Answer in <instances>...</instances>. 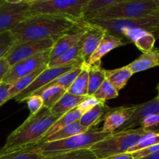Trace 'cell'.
Wrapping results in <instances>:
<instances>
[{
    "instance_id": "obj_1",
    "label": "cell",
    "mask_w": 159,
    "mask_h": 159,
    "mask_svg": "<svg viewBox=\"0 0 159 159\" xmlns=\"http://www.w3.org/2000/svg\"><path fill=\"white\" fill-rule=\"evenodd\" d=\"M85 23V20L52 14L32 13L10 31L16 43L50 38L57 40L64 34Z\"/></svg>"
},
{
    "instance_id": "obj_2",
    "label": "cell",
    "mask_w": 159,
    "mask_h": 159,
    "mask_svg": "<svg viewBox=\"0 0 159 159\" xmlns=\"http://www.w3.org/2000/svg\"><path fill=\"white\" fill-rule=\"evenodd\" d=\"M59 117L61 116L53 114L49 109L43 107L37 113L30 115L9 135L5 145L0 149V154L37 144Z\"/></svg>"
},
{
    "instance_id": "obj_3",
    "label": "cell",
    "mask_w": 159,
    "mask_h": 159,
    "mask_svg": "<svg viewBox=\"0 0 159 159\" xmlns=\"http://www.w3.org/2000/svg\"><path fill=\"white\" fill-rule=\"evenodd\" d=\"M159 16L158 0H129L108 6L84 17L85 20L93 19H135Z\"/></svg>"
},
{
    "instance_id": "obj_4",
    "label": "cell",
    "mask_w": 159,
    "mask_h": 159,
    "mask_svg": "<svg viewBox=\"0 0 159 159\" xmlns=\"http://www.w3.org/2000/svg\"><path fill=\"white\" fill-rule=\"evenodd\" d=\"M151 132L152 131L145 130L141 127L114 132L93 144L89 150L96 156V159L127 153L130 148L139 142L142 138L150 134Z\"/></svg>"
},
{
    "instance_id": "obj_5",
    "label": "cell",
    "mask_w": 159,
    "mask_h": 159,
    "mask_svg": "<svg viewBox=\"0 0 159 159\" xmlns=\"http://www.w3.org/2000/svg\"><path fill=\"white\" fill-rule=\"evenodd\" d=\"M110 134L105 133L101 130H93V128H90L83 133L78 134L65 139L42 143L36 144L35 146L38 148L42 156L46 157L81 149H89L93 144L106 138Z\"/></svg>"
},
{
    "instance_id": "obj_6",
    "label": "cell",
    "mask_w": 159,
    "mask_h": 159,
    "mask_svg": "<svg viewBox=\"0 0 159 159\" xmlns=\"http://www.w3.org/2000/svg\"><path fill=\"white\" fill-rule=\"evenodd\" d=\"M86 21L93 26L103 30L107 34L118 37H120L121 32L124 30L141 28L154 34L158 32L159 27V16H151L135 19H93Z\"/></svg>"
},
{
    "instance_id": "obj_7",
    "label": "cell",
    "mask_w": 159,
    "mask_h": 159,
    "mask_svg": "<svg viewBox=\"0 0 159 159\" xmlns=\"http://www.w3.org/2000/svg\"><path fill=\"white\" fill-rule=\"evenodd\" d=\"M89 0H47L30 3L33 14H52L84 20V9Z\"/></svg>"
},
{
    "instance_id": "obj_8",
    "label": "cell",
    "mask_w": 159,
    "mask_h": 159,
    "mask_svg": "<svg viewBox=\"0 0 159 159\" xmlns=\"http://www.w3.org/2000/svg\"><path fill=\"white\" fill-rule=\"evenodd\" d=\"M56 40L54 39H43L38 40L16 43L5 56L9 66L12 67L20 61L31 57L42 51L51 49Z\"/></svg>"
},
{
    "instance_id": "obj_9",
    "label": "cell",
    "mask_w": 159,
    "mask_h": 159,
    "mask_svg": "<svg viewBox=\"0 0 159 159\" xmlns=\"http://www.w3.org/2000/svg\"><path fill=\"white\" fill-rule=\"evenodd\" d=\"M32 15L30 3H0V34L9 31L18 23Z\"/></svg>"
},
{
    "instance_id": "obj_10",
    "label": "cell",
    "mask_w": 159,
    "mask_h": 159,
    "mask_svg": "<svg viewBox=\"0 0 159 159\" xmlns=\"http://www.w3.org/2000/svg\"><path fill=\"white\" fill-rule=\"evenodd\" d=\"M50 51L51 49L42 51L12 65L3 78L2 82L12 85L19 79L33 72L42 65H48Z\"/></svg>"
},
{
    "instance_id": "obj_11",
    "label": "cell",
    "mask_w": 159,
    "mask_h": 159,
    "mask_svg": "<svg viewBox=\"0 0 159 159\" xmlns=\"http://www.w3.org/2000/svg\"><path fill=\"white\" fill-rule=\"evenodd\" d=\"M82 63H83V62H75V63L68 64V65H62V66L48 67L36 78L35 80L32 82L30 85H29L20 95L16 96L14 99L18 102H25L28 97L33 96L34 93L38 89H40V88L45 86L48 83H50L51 81L60 76L61 75L79 66Z\"/></svg>"
},
{
    "instance_id": "obj_12",
    "label": "cell",
    "mask_w": 159,
    "mask_h": 159,
    "mask_svg": "<svg viewBox=\"0 0 159 159\" xmlns=\"http://www.w3.org/2000/svg\"><path fill=\"white\" fill-rule=\"evenodd\" d=\"M88 25L84 31L83 34L79 40V54L80 57L84 62L88 60L89 57L92 55L98 45L100 43L101 40L107 33L99 27L90 24L87 22Z\"/></svg>"
},
{
    "instance_id": "obj_13",
    "label": "cell",
    "mask_w": 159,
    "mask_h": 159,
    "mask_svg": "<svg viewBox=\"0 0 159 159\" xmlns=\"http://www.w3.org/2000/svg\"><path fill=\"white\" fill-rule=\"evenodd\" d=\"M87 25H88V23L85 20V23L83 25L77 26V27L71 30L70 31L61 36L56 40L55 43L51 48V51H50L49 62L55 60L56 58L60 57L61 54H63L65 51H67L71 47L74 46L75 43H77L83 34L84 31L86 29Z\"/></svg>"
},
{
    "instance_id": "obj_14",
    "label": "cell",
    "mask_w": 159,
    "mask_h": 159,
    "mask_svg": "<svg viewBox=\"0 0 159 159\" xmlns=\"http://www.w3.org/2000/svg\"><path fill=\"white\" fill-rule=\"evenodd\" d=\"M136 107L137 106H131L111 108L104 118L103 127L101 130L108 134L116 132L121 126L128 120Z\"/></svg>"
},
{
    "instance_id": "obj_15",
    "label": "cell",
    "mask_w": 159,
    "mask_h": 159,
    "mask_svg": "<svg viewBox=\"0 0 159 159\" xmlns=\"http://www.w3.org/2000/svg\"><path fill=\"white\" fill-rule=\"evenodd\" d=\"M150 114H159V99L158 96L147 102L137 105L136 109L128 120L121 126L117 131L134 129L137 126H141V122L145 116Z\"/></svg>"
},
{
    "instance_id": "obj_16",
    "label": "cell",
    "mask_w": 159,
    "mask_h": 159,
    "mask_svg": "<svg viewBox=\"0 0 159 159\" xmlns=\"http://www.w3.org/2000/svg\"><path fill=\"white\" fill-rule=\"evenodd\" d=\"M127 43H129L124 39L111 35V34H106L94 52L85 61V64H87L88 65H100L101 59L107 53L113 51V49L118 48V47L123 46Z\"/></svg>"
},
{
    "instance_id": "obj_17",
    "label": "cell",
    "mask_w": 159,
    "mask_h": 159,
    "mask_svg": "<svg viewBox=\"0 0 159 159\" xmlns=\"http://www.w3.org/2000/svg\"><path fill=\"white\" fill-rule=\"evenodd\" d=\"M159 65V51L157 48L144 52L138 58L134 61L128 65L127 68L133 74L150 69Z\"/></svg>"
},
{
    "instance_id": "obj_18",
    "label": "cell",
    "mask_w": 159,
    "mask_h": 159,
    "mask_svg": "<svg viewBox=\"0 0 159 159\" xmlns=\"http://www.w3.org/2000/svg\"><path fill=\"white\" fill-rule=\"evenodd\" d=\"M110 107L106 105L105 102L98 104L82 115L79 120V124L86 128H93V127L103 121L106 115L110 111Z\"/></svg>"
},
{
    "instance_id": "obj_19",
    "label": "cell",
    "mask_w": 159,
    "mask_h": 159,
    "mask_svg": "<svg viewBox=\"0 0 159 159\" xmlns=\"http://www.w3.org/2000/svg\"><path fill=\"white\" fill-rule=\"evenodd\" d=\"M85 97L86 96H75L65 93L50 110L53 114L61 116L68 111L77 107Z\"/></svg>"
},
{
    "instance_id": "obj_20",
    "label": "cell",
    "mask_w": 159,
    "mask_h": 159,
    "mask_svg": "<svg viewBox=\"0 0 159 159\" xmlns=\"http://www.w3.org/2000/svg\"><path fill=\"white\" fill-rule=\"evenodd\" d=\"M83 63H82L81 65H79V66L75 67V68H72V69L69 70V71H66V72L64 73V74L61 75L60 76L56 78V79H54L53 81H51V82H50V83H48V85L42 87L40 89L37 90V92H35V93H34V95H40V93L43 91H44L46 89L52 86H60L67 90L69 88L70 85L72 84V82H74L75 79H76V77L79 75V73L81 72V71H82V65H83Z\"/></svg>"
},
{
    "instance_id": "obj_21",
    "label": "cell",
    "mask_w": 159,
    "mask_h": 159,
    "mask_svg": "<svg viewBox=\"0 0 159 159\" xmlns=\"http://www.w3.org/2000/svg\"><path fill=\"white\" fill-rule=\"evenodd\" d=\"M46 68H48V65H44L40 66L35 71L33 72L30 73V74L26 75L23 76V77L20 78L18 80L16 81L11 87L9 88V95H8V99H12L20 95L23 91H24L29 85L32 84V82L35 80L36 78Z\"/></svg>"
},
{
    "instance_id": "obj_22",
    "label": "cell",
    "mask_w": 159,
    "mask_h": 159,
    "mask_svg": "<svg viewBox=\"0 0 159 159\" xmlns=\"http://www.w3.org/2000/svg\"><path fill=\"white\" fill-rule=\"evenodd\" d=\"M133 75L127 66H124L116 69L106 71V79H107L115 89L120 92L127 85L129 79Z\"/></svg>"
},
{
    "instance_id": "obj_23",
    "label": "cell",
    "mask_w": 159,
    "mask_h": 159,
    "mask_svg": "<svg viewBox=\"0 0 159 159\" xmlns=\"http://www.w3.org/2000/svg\"><path fill=\"white\" fill-rule=\"evenodd\" d=\"M82 115V112L81 111L78 107H75V108H74L73 110L68 111V113H66L65 114H64L63 116L59 117L58 119H57V120L52 124V126H51V127L49 128V130L46 132L44 136L40 139V141L43 140V138H48V137L51 136V134L55 133V132L57 131V130H61V129L63 128V127H66V126L69 125V124H72V123L78 121L79 119H80ZM40 141H39V142H40Z\"/></svg>"
},
{
    "instance_id": "obj_24",
    "label": "cell",
    "mask_w": 159,
    "mask_h": 159,
    "mask_svg": "<svg viewBox=\"0 0 159 159\" xmlns=\"http://www.w3.org/2000/svg\"><path fill=\"white\" fill-rule=\"evenodd\" d=\"M89 82V65L84 62L82 69L79 75L76 77L69 88L66 90V93L69 94L79 96H87L88 93Z\"/></svg>"
},
{
    "instance_id": "obj_25",
    "label": "cell",
    "mask_w": 159,
    "mask_h": 159,
    "mask_svg": "<svg viewBox=\"0 0 159 159\" xmlns=\"http://www.w3.org/2000/svg\"><path fill=\"white\" fill-rule=\"evenodd\" d=\"M89 128L83 127L79 124V120L76 122L72 123V124H69V125L66 126V127H63L61 130H57L55 133L51 134V136L48 137L46 138H43V140L39 142V144H42V143L45 142H51V141H59V140L65 139L69 137L74 136V135L78 134L83 133V132L88 130Z\"/></svg>"
},
{
    "instance_id": "obj_26",
    "label": "cell",
    "mask_w": 159,
    "mask_h": 159,
    "mask_svg": "<svg viewBox=\"0 0 159 159\" xmlns=\"http://www.w3.org/2000/svg\"><path fill=\"white\" fill-rule=\"evenodd\" d=\"M87 65V64H86ZM106 80V70L100 68V65H89V82L87 96H93L96 90Z\"/></svg>"
},
{
    "instance_id": "obj_27",
    "label": "cell",
    "mask_w": 159,
    "mask_h": 159,
    "mask_svg": "<svg viewBox=\"0 0 159 159\" xmlns=\"http://www.w3.org/2000/svg\"><path fill=\"white\" fill-rule=\"evenodd\" d=\"M43 156L35 145L0 154V159H42Z\"/></svg>"
},
{
    "instance_id": "obj_28",
    "label": "cell",
    "mask_w": 159,
    "mask_h": 159,
    "mask_svg": "<svg viewBox=\"0 0 159 159\" xmlns=\"http://www.w3.org/2000/svg\"><path fill=\"white\" fill-rule=\"evenodd\" d=\"M75 62H84L81 59L80 54H79V42L77 43H75L74 46L71 47L68 51H65L60 57L56 58L53 61L49 62L48 65V67L62 66V65L75 63Z\"/></svg>"
},
{
    "instance_id": "obj_29",
    "label": "cell",
    "mask_w": 159,
    "mask_h": 159,
    "mask_svg": "<svg viewBox=\"0 0 159 159\" xmlns=\"http://www.w3.org/2000/svg\"><path fill=\"white\" fill-rule=\"evenodd\" d=\"M66 93V89L60 86H52L46 89L39 96L43 99V107L51 110L56 102Z\"/></svg>"
},
{
    "instance_id": "obj_30",
    "label": "cell",
    "mask_w": 159,
    "mask_h": 159,
    "mask_svg": "<svg viewBox=\"0 0 159 159\" xmlns=\"http://www.w3.org/2000/svg\"><path fill=\"white\" fill-rule=\"evenodd\" d=\"M118 95H119V92L107 79H106L100 85V87L96 90L93 96L99 100L105 102L107 100L116 98Z\"/></svg>"
},
{
    "instance_id": "obj_31",
    "label": "cell",
    "mask_w": 159,
    "mask_h": 159,
    "mask_svg": "<svg viewBox=\"0 0 159 159\" xmlns=\"http://www.w3.org/2000/svg\"><path fill=\"white\" fill-rule=\"evenodd\" d=\"M42 159H96V158L89 149H81L43 157Z\"/></svg>"
},
{
    "instance_id": "obj_32",
    "label": "cell",
    "mask_w": 159,
    "mask_h": 159,
    "mask_svg": "<svg viewBox=\"0 0 159 159\" xmlns=\"http://www.w3.org/2000/svg\"><path fill=\"white\" fill-rule=\"evenodd\" d=\"M126 1H129V0H89L84 9V17L89 14L93 13L106 7Z\"/></svg>"
},
{
    "instance_id": "obj_33",
    "label": "cell",
    "mask_w": 159,
    "mask_h": 159,
    "mask_svg": "<svg viewBox=\"0 0 159 159\" xmlns=\"http://www.w3.org/2000/svg\"><path fill=\"white\" fill-rule=\"evenodd\" d=\"M159 144V134L157 131L151 132L150 134L146 136L145 138H142L139 142L137 143L135 145L130 148L127 153H132V152H137L141 149L148 148L150 146L155 145V144Z\"/></svg>"
},
{
    "instance_id": "obj_34",
    "label": "cell",
    "mask_w": 159,
    "mask_h": 159,
    "mask_svg": "<svg viewBox=\"0 0 159 159\" xmlns=\"http://www.w3.org/2000/svg\"><path fill=\"white\" fill-rule=\"evenodd\" d=\"M15 43L16 40L10 30L0 34V58L5 57Z\"/></svg>"
},
{
    "instance_id": "obj_35",
    "label": "cell",
    "mask_w": 159,
    "mask_h": 159,
    "mask_svg": "<svg viewBox=\"0 0 159 159\" xmlns=\"http://www.w3.org/2000/svg\"><path fill=\"white\" fill-rule=\"evenodd\" d=\"M30 114L37 113L43 107V99L39 95H33L26 99Z\"/></svg>"
},
{
    "instance_id": "obj_36",
    "label": "cell",
    "mask_w": 159,
    "mask_h": 159,
    "mask_svg": "<svg viewBox=\"0 0 159 159\" xmlns=\"http://www.w3.org/2000/svg\"><path fill=\"white\" fill-rule=\"evenodd\" d=\"M102 102H103L99 100V99H96V98L94 97L93 96H87L85 98V99H84L77 107L82 112V114H83L84 113L89 111V110L93 109L94 107L97 106L98 104L102 103Z\"/></svg>"
},
{
    "instance_id": "obj_37",
    "label": "cell",
    "mask_w": 159,
    "mask_h": 159,
    "mask_svg": "<svg viewBox=\"0 0 159 159\" xmlns=\"http://www.w3.org/2000/svg\"><path fill=\"white\" fill-rule=\"evenodd\" d=\"M159 122V114H150L145 116L141 124V127L148 130L153 127H157Z\"/></svg>"
},
{
    "instance_id": "obj_38",
    "label": "cell",
    "mask_w": 159,
    "mask_h": 159,
    "mask_svg": "<svg viewBox=\"0 0 159 159\" xmlns=\"http://www.w3.org/2000/svg\"><path fill=\"white\" fill-rule=\"evenodd\" d=\"M157 151H159V144L150 146L148 148H145L141 149V150H138L137 152H132V153L130 154L131 155L133 159H139L146 156V155H149V154H152L153 152H157Z\"/></svg>"
},
{
    "instance_id": "obj_39",
    "label": "cell",
    "mask_w": 159,
    "mask_h": 159,
    "mask_svg": "<svg viewBox=\"0 0 159 159\" xmlns=\"http://www.w3.org/2000/svg\"><path fill=\"white\" fill-rule=\"evenodd\" d=\"M11 85H12L2 82V81L0 82V107L2 106L5 102L9 101L8 95H9V90Z\"/></svg>"
},
{
    "instance_id": "obj_40",
    "label": "cell",
    "mask_w": 159,
    "mask_h": 159,
    "mask_svg": "<svg viewBox=\"0 0 159 159\" xmlns=\"http://www.w3.org/2000/svg\"><path fill=\"white\" fill-rule=\"evenodd\" d=\"M9 68H10V66H9L6 57L0 58V82L2 81L3 78L5 77L6 73L8 72Z\"/></svg>"
},
{
    "instance_id": "obj_41",
    "label": "cell",
    "mask_w": 159,
    "mask_h": 159,
    "mask_svg": "<svg viewBox=\"0 0 159 159\" xmlns=\"http://www.w3.org/2000/svg\"><path fill=\"white\" fill-rule=\"evenodd\" d=\"M101 159H133L130 153H123L119 154V155H110V156L106 157V158Z\"/></svg>"
},
{
    "instance_id": "obj_42",
    "label": "cell",
    "mask_w": 159,
    "mask_h": 159,
    "mask_svg": "<svg viewBox=\"0 0 159 159\" xmlns=\"http://www.w3.org/2000/svg\"><path fill=\"white\" fill-rule=\"evenodd\" d=\"M139 159H159V151H157V152H153L152 154H149V155Z\"/></svg>"
},
{
    "instance_id": "obj_43",
    "label": "cell",
    "mask_w": 159,
    "mask_h": 159,
    "mask_svg": "<svg viewBox=\"0 0 159 159\" xmlns=\"http://www.w3.org/2000/svg\"><path fill=\"white\" fill-rule=\"evenodd\" d=\"M7 2L10 3H21V2H26L27 0H4Z\"/></svg>"
},
{
    "instance_id": "obj_44",
    "label": "cell",
    "mask_w": 159,
    "mask_h": 159,
    "mask_svg": "<svg viewBox=\"0 0 159 159\" xmlns=\"http://www.w3.org/2000/svg\"><path fill=\"white\" fill-rule=\"evenodd\" d=\"M40 1H47V0H27L26 2L31 3V2H40Z\"/></svg>"
}]
</instances>
